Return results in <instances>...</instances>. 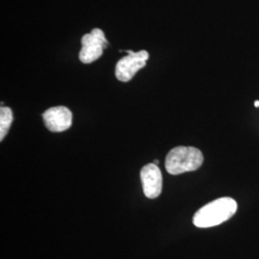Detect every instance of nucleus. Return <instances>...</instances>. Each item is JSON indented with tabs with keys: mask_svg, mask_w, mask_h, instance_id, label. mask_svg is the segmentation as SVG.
I'll return each mask as SVG.
<instances>
[{
	"mask_svg": "<svg viewBox=\"0 0 259 259\" xmlns=\"http://www.w3.org/2000/svg\"><path fill=\"white\" fill-rule=\"evenodd\" d=\"M81 42L82 48L79 59L83 64H92L98 60L109 46L105 33L99 28H94L91 33L84 34Z\"/></svg>",
	"mask_w": 259,
	"mask_h": 259,
	"instance_id": "3",
	"label": "nucleus"
},
{
	"mask_svg": "<svg viewBox=\"0 0 259 259\" xmlns=\"http://www.w3.org/2000/svg\"><path fill=\"white\" fill-rule=\"evenodd\" d=\"M13 123V111L8 107L0 108V140L2 141L7 136Z\"/></svg>",
	"mask_w": 259,
	"mask_h": 259,
	"instance_id": "7",
	"label": "nucleus"
},
{
	"mask_svg": "<svg viewBox=\"0 0 259 259\" xmlns=\"http://www.w3.org/2000/svg\"><path fill=\"white\" fill-rule=\"evenodd\" d=\"M204 162V156L199 149L179 146L172 149L165 159V168L171 175H180L199 169Z\"/></svg>",
	"mask_w": 259,
	"mask_h": 259,
	"instance_id": "2",
	"label": "nucleus"
},
{
	"mask_svg": "<svg viewBox=\"0 0 259 259\" xmlns=\"http://www.w3.org/2000/svg\"><path fill=\"white\" fill-rule=\"evenodd\" d=\"M140 179L144 195L149 199H156L162 190V175L155 163H149L140 171Z\"/></svg>",
	"mask_w": 259,
	"mask_h": 259,
	"instance_id": "6",
	"label": "nucleus"
},
{
	"mask_svg": "<svg viewBox=\"0 0 259 259\" xmlns=\"http://www.w3.org/2000/svg\"><path fill=\"white\" fill-rule=\"evenodd\" d=\"M128 55L119 60L115 66V76L121 82H129L139 69L145 67L149 53L145 50L133 52L126 50Z\"/></svg>",
	"mask_w": 259,
	"mask_h": 259,
	"instance_id": "4",
	"label": "nucleus"
},
{
	"mask_svg": "<svg viewBox=\"0 0 259 259\" xmlns=\"http://www.w3.org/2000/svg\"><path fill=\"white\" fill-rule=\"evenodd\" d=\"M254 107H255V108H258V107H259L258 100H256V101H255V102H254Z\"/></svg>",
	"mask_w": 259,
	"mask_h": 259,
	"instance_id": "8",
	"label": "nucleus"
},
{
	"mask_svg": "<svg viewBox=\"0 0 259 259\" xmlns=\"http://www.w3.org/2000/svg\"><path fill=\"white\" fill-rule=\"evenodd\" d=\"M153 163H155V164H158V163H159V161H158V160H157V159H155V160H154V162H153Z\"/></svg>",
	"mask_w": 259,
	"mask_h": 259,
	"instance_id": "9",
	"label": "nucleus"
},
{
	"mask_svg": "<svg viewBox=\"0 0 259 259\" xmlns=\"http://www.w3.org/2000/svg\"><path fill=\"white\" fill-rule=\"evenodd\" d=\"M237 210V203L230 197L219 198L200 208L195 213L193 224L197 228L205 229L228 221Z\"/></svg>",
	"mask_w": 259,
	"mask_h": 259,
	"instance_id": "1",
	"label": "nucleus"
},
{
	"mask_svg": "<svg viewBox=\"0 0 259 259\" xmlns=\"http://www.w3.org/2000/svg\"><path fill=\"white\" fill-rule=\"evenodd\" d=\"M42 119L47 129L53 133H61L72 125V112L64 106L50 108L44 112Z\"/></svg>",
	"mask_w": 259,
	"mask_h": 259,
	"instance_id": "5",
	"label": "nucleus"
}]
</instances>
